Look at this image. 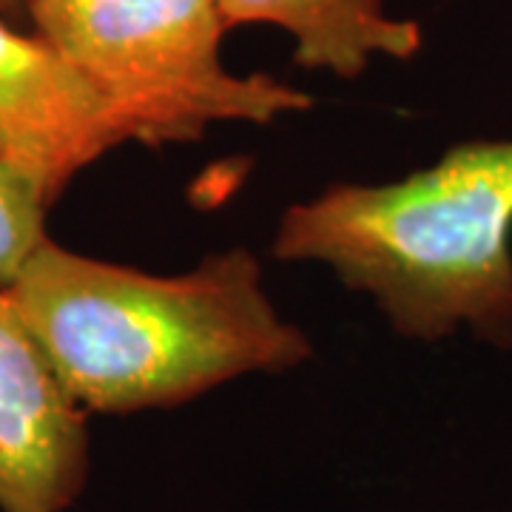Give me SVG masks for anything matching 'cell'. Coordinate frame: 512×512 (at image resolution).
Returning a JSON list of instances; mask_svg holds the SVG:
<instances>
[{
	"label": "cell",
	"mask_w": 512,
	"mask_h": 512,
	"mask_svg": "<svg viewBox=\"0 0 512 512\" xmlns=\"http://www.w3.org/2000/svg\"><path fill=\"white\" fill-rule=\"evenodd\" d=\"M128 143L109 103L37 32L0 15V157L49 205L106 151Z\"/></svg>",
	"instance_id": "obj_5"
},
{
	"label": "cell",
	"mask_w": 512,
	"mask_h": 512,
	"mask_svg": "<svg viewBox=\"0 0 512 512\" xmlns=\"http://www.w3.org/2000/svg\"><path fill=\"white\" fill-rule=\"evenodd\" d=\"M274 256L370 293L402 336L467 328L510 350L512 140L458 143L396 183L330 185L282 214Z\"/></svg>",
	"instance_id": "obj_2"
},
{
	"label": "cell",
	"mask_w": 512,
	"mask_h": 512,
	"mask_svg": "<svg viewBox=\"0 0 512 512\" xmlns=\"http://www.w3.org/2000/svg\"><path fill=\"white\" fill-rule=\"evenodd\" d=\"M46 211L43 191L0 157V288H9L26 259L49 239Z\"/></svg>",
	"instance_id": "obj_7"
},
{
	"label": "cell",
	"mask_w": 512,
	"mask_h": 512,
	"mask_svg": "<svg viewBox=\"0 0 512 512\" xmlns=\"http://www.w3.org/2000/svg\"><path fill=\"white\" fill-rule=\"evenodd\" d=\"M89 464L86 410L0 288V512H66Z\"/></svg>",
	"instance_id": "obj_4"
},
{
	"label": "cell",
	"mask_w": 512,
	"mask_h": 512,
	"mask_svg": "<svg viewBox=\"0 0 512 512\" xmlns=\"http://www.w3.org/2000/svg\"><path fill=\"white\" fill-rule=\"evenodd\" d=\"M228 29L276 26L293 40V63L356 80L373 60H413L424 46L416 20L390 15L384 0H220Z\"/></svg>",
	"instance_id": "obj_6"
},
{
	"label": "cell",
	"mask_w": 512,
	"mask_h": 512,
	"mask_svg": "<svg viewBox=\"0 0 512 512\" xmlns=\"http://www.w3.org/2000/svg\"><path fill=\"white\" fill-rule=\"evenodd\" d=\"M6 291L86 413L174 407L313 356L268 299L248 248L157 276L46 239Z\"/></svg>",
	"instance_id": "obj_1"
},
{
	"label": "cell",
	"mask_w": 512,
	"mask_h": 512,
	"mask_svg": "<svg viewBox=\"0 0 512 512\" xmlns=\"http://www.w3.org/2000/svg\"><path fill=\"white\" fill-rule=\"evenodd\" d=\"M46 37L109 103L128 140L148 148L194 143L214 123L268 126L313 106L271 74L222 63L220 0H26Z\"/></svg>",
	"instance_id": "obj_3"
},
{
	"label": "cell",
	"mask_w": 512,
	"mask_h": 512,
	"mask_svg": "<svg viewBox=\"0 0 512 512\" xmlns=\"http://www.w3.org/2000/svg\"><path fill=\"white\" fill-rule=\"evenodd\" d=\"M0 15L9 18L12 23H29V15H26V0H0Z\"/></svg>",
	"instance_id": "obj_8"
}]
</instances>
